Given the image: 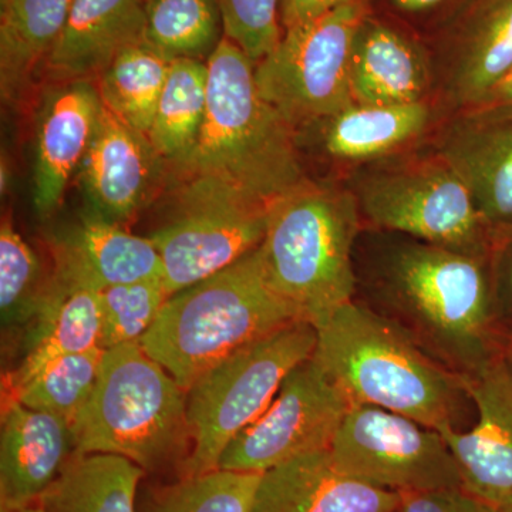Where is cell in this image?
I'll use <instances>...</instances> for the list:
<instances>
[{"label":"cell","instance_id":"ffe728a7","mask_svg":"<svg viewBox=\"0 0 512 512\" xmlns=\"http://www.w3.org/2000/svg\"><path fill=\"white\" fill-rule=\"evenodd\" d=\"M146 0H73L43 63L52 83L93 82L126 47L143 42Z\"/></svg>","mask_w":512,"mask_h":512},{"label":"cell","instance_id":"9c48e42d","mask_svg":"<svg viewBox=\"0 0 512 512\" xmlns=\"http://www.w3.org/2000/svg\"><path fill=\"white\" fill-rule=\"evenodd\" d=\"M316 343L315 326L299 320L202 373L187 390L192 448L180 477L217 470L225 448L266 412L285 377L311 359Z\"/></svg>","mask_w":512,"mask_h":512},{"label":"cell","instance_id":"5b68a950","mask_svg":"<svg viewBox=\"0 0 512 512\" xmlns=\"http://www.w3.org/2000/svg\"><path fill=\"white\" fill-rule=\"evenodd\" d=\"M299 320L269 285L258 247L171 295L140 345L188 390L232 353Z\"/></svg>","mask_w":512,"mask_h":512},{"label":"cell","instance_id":"74e56055","mask_svg":"<svg viewBox=\"0 0 512 512\" xmlns=\"http://www.w3.org/2000/svg\"><path fill=\"white\" fill-rule=\"evenodd\" d=\"M447 0H392L394 8L403 13L417 15V13L429 12L439 8Z\"/></svg>","mask_w":512,"mask_h":512},{"label":"cell","instance_id":"9a60e30c","mask_svg":"<svg viewBox=\"0 0 512 512\" xmlns=\"http://www.w3.org/2000/svg\"><path fill=\"white\" fill-rule=\"evenodd\" d=\"M79 173L90 212L121 227L160 195L167 163L147 136L101 106Z\"/></svg>","mask_w":512,"mask_h":512},{"label":"cell","instance_id":"ba28073f","mask_svg":"<svg viewBox=\"0 0 512 512\" xmlns=\"http://www.w3.org/2000/svg\"><path fill=\"white\" fill-rule=\"evenodd\" d=\"M160 195L168 218L151 242L168 295L224 271L264 241L269 205L224 178L168 170Z\"/></svg>","mask_w":512,"mask_h":512},{"label":"cell","instance_id":"4dcf8cb0","mask_svg":"<svg viewBox=\"0 0 512 512\" xmlns=\"http://www.w3.org/2000/svg\"><path fill=\"white\" fill-rule=\"evenodd\" d=\"M53 272L5 215L0 225V316L5 330H28L45 308Z\"/></svg>","mask_w":512,"mask_h":512},{"label":"cell","instance_id":"f35d334b","mask_svg":"<svg viewBox=\"0 0 512 512\" xmlns=\"http://www.w3.org/2000/svg\"><path fill=\"white\" fill-rule=\"evenodd\" d=\"M493 103H512V72L505 77L504 82L488 96L483 104Z\"/></svg>","mask_w":512,"mask_h":512},{"label":"cell","instance_id":"484cf974","mask_svg":"<svg viewBox=\"0 0 512 512\" xmlns=\"http://www.w3.org/2000/svg\"><path fill=\"white\" fill-rule=\"evenodd\" d=\"M73 0H10L0 10V84L16 100L43 67L66 25Z\"/></svg>","mask_w":512,"mask_h":512},{"label":"cell","instance_id":"d4e9b609","mask_svg":"<svg viewBox=\"0 0 512 512\" xmlns=\"http://www.w3.org/2000/svg\"><path fill=\"white\" fill-rule=\"evenodd\" d=\"M146 471L113 454H79L39 500L43 512H137Z\"/></svg>","mask_w":512,"mask_h":512},{"label":"cell","instance_id":"836d02e7","mask_svg":"<svg viewBox=\"0 0 512 512\" xmlns=\"http://www.w3.org/2000/svg\"><path fill=\"white\" fill-rule=\"evenodd\" d=\"M224 36L241 47L255 64L278 45L284 29L281 0H217Z\"/></svg>","mask_w":512,"mask_h":512},{"label":"cell","instance_id":"603a6c76","mask_svg":"<svg viewBox=\"0 0 512 512\" xmlns=\"http://www.w3.org/2000/svg\"><path fill=\"white\" fill-rule=\"evenodd\" d=\"M53 271L104 291L111 286L163 279V265L150 238L138 237L97 215L50 241Z\"/></svg>","mask_w":512,"mask_h":512},{"label":"cell","instance_id":"8992f818","mask_svg":"<svg viewBox=\"0 0 512 512\" xmlns=\"http://www.w3.org/2000/svg\"><path fill=\"white\" fill-rule=\"evenodd\" d=\"M72 427L76 453L124 457L151 474L170 467L181 473L192 448L187 390L140 343L104 352Z\"/></svg>","mask_w":512,"mask_h":512},{"label":"cell","instance_id":"8d00e7d4","mask_svg":"<svg viewBox=\"0 0 512 512\" xmlns=\"http://www.w3.org/2000/svg\"><path fill=\"white\" fill-rule=\"evenodd\" d=\"M352 2L355 0H281L282 29L285 32L312 22Z\"/></svg>","mask_w":512,"mask_h":512},{"label":"cell","instance_id":"d590c367","mask_svg":"<svg viewBox=\"0 0 512 512\" xmlns=\"http://www.w3.org/2000/svg\"><path fill=\"white\" fill-rule=\"evenodd\" d=\"M400 512H495L463 488L402 494Z\"/></svg>","mask_w":512,"mask_h":512},{"label":"cell","instance_id":"5bb4252c","mask_svg":"<svg viewBox=\"0 0 512 512\" xmlns=\"http://www.w3.org/2000/svg\"><path fill=\"white\" fill-rule=\"evenodd\" d=\"M491 231L512 228V103L454 111L434 138Z\"/></svg>","mask_w":512,"mask_h":512},{"label":"cell","instance_id":"4fadbf2b","mask_svg":"<svg viewBox=\"0 0 512 512\" xmlns=\"http://www.w3.org/2000/svg\"><path fill=\"white\" fill-rule=\"evenodd\" d=\"M431 60L451 113L483 104L512 72V0H463Z\"/></svg>","mask_w":512,"mask_h":512},{"label":"cell","instance_id":"3957f363","mask_svg":"<svg viewBox=\"0 0 512 512\" xmlns=\"http://www.w3.org/2000/svg\"><path fill=\"white\" fill-rule=\"evenodd\" d=\"M316 332L313 359L352 404L402 414L439 433L456 429L460 399L468 397L461 380L365 303L340 306Z\"/></svg>","mask_w":512,"mask_h":512},{"label":"cell","instance_id":"7402d4cb","mask_svg":"<svg viewBox=\"0 0 512 512\" xmlns=\"http://www.w3.org/2000/svg\"><path fill=\"white\" fill-rule=\"evenodd\" d=\"M434 120L430 101L406 106L350 103L296 134L311 133L323 157L353 171L417 147Z\"/></svg>","mask_w":512,"mask_h":512},{"label":"cell","instance_id":"8fae6325","mask_svg":"<svg viewBox=\"0 0 512 512\" xmlns=\"http://www.w3.org/2000/svg\"><path fill=\"white\" fill-rule=\"evenodd\" d=\"M328 450L343 473L394 493L463 488L439 431L380 407L352 404Z\"/></svg>","mask_w":512,"mask_h":512},{"label":"cell","instance_id":"2e32d148","mask_svg":"<svg viewBox=\"0 0 512 512\" xmlns=\"http://www.w3.org/2000/svg\"><path fill=\"white\" fill-rule=\"evenodd\" d=\"M461 384L476 404L477 424L440 434L456 458L463 490L495 508L512 495V365L503 352Z\"/></svg>","mask_w":512,"mask_h":512},{"label":"cell","instance_id":"ac0fdd59","mask_svg":"<svg viewBox=\"0 0 512 512\" xmlns=\"http://www.w3.org/2000/svg\"><path fill=\"white\" fill-rule=\"evenodd\" d=\"M50 90L37 120L33 200L40 218L59 208L89 151L103 106L93 82L60 83Z\"/></svg>","mask_w":512,"mask_h":512},{"label":"cell","instance_id":"4316f807","mask_svg":"<svg viewBox=\"0 0 512 512\" xmlns=\"http://www.w3.org/2000/svg\"><path fill=\"white\" fill-rule=\"evenodd\" d=\"M170 66L171 60L146 40L126 47L97 79L101 103L126 126L148 137Z\"/></svg>","mask_w":512,"mask_h":512},{"label":"cell","instance_id":"83f0119b","mask_svg":"<svg viewBox=\"0 0 512 512\" xmlns=\"http://www.w3.org/2000/svg\"><path fill=\"white\" fill-rule=\"evenodd\" d=\"M208 103V66L198 59L171 60L148 140L167 164L191 153Z\"/></svg>","mask_w":512,"mask_h":512},{"label":"cell","instance_id":"60d3db41","mask_svg":"<svg viewBox=\"0 0 512 512\" xmlns=\"http://www.w3.org/2000/svg\"><path fill=\"white\" fill-rule=\"evenodd\" d=\"M494 510L495 512H512V495L508 500H505L504 503L495 507Z\"/></svg>","mask_w":512,"mask_h":512},{"label":"cell","instance_id":"d6986e66","mask_svg":"<svg viewBox=\"0 0 512 512\" xmlns=\"http://www.w3.org/2000/svg\"><path fill=\"white\" fill-rule=\"evenodd\" d=\"M402 494L348 476L329 450L312 451L262 474L251 512H400Z\"/></svg>","mask_w":512,"mask_h":512},{"label":"cell","instance_id":"ab89813d","mask_svg":"<svg viewBox=\"0 0 512 512\" xmlns=\"http://www.w3.org/2000/svg\"><path fill=\"white\" fill-rule=\"evenodd\" d=\"M503 352L512 365V329L504 333Z\"/></svg>","mask_w":512,"mask_h":512},{"label":"cell","instance_id":"7c38bea8","mask_svg":"<svg viewBox=\"0 0 512 512\" xmlns=\"http://www.w3.org/2000/svg\"><path fill=\"white\" fill-rule=\"evenodd\" d=\"M350 407L312 356L285 377L266 412L229 443L218 468L264 474L302 454L328 450Z\"/></svg>","mask_w":512,"mask_h":512},{"label":"cell","instance_id":"44dd1931","mask_svg":"<svg viewBox=\"0 0 512 512\" xmlns=\"http://www.w3.org/2000/svg\"><path fill=\"white\" fill-rule=\"evenodd\" d=\"M433 87L430 53L412 37L367 13L350 53L353 103L406 106L429 101Z\"/></svg>","mask_w":512,"mask_h":512},{"label":"cell","instance_id":"7bdbcfd3","mask_svg":"<svg viewBox=\"0 0 512 512\" xmlns=\"http://www.w3.org/2000/svg\"><path fill=\"white\" fill-rule=\"evenodd\" d=\"M10 3V0H0V10H3L8 6Z\"/></svg>","mask_w":512,"mask_h":512},{"label":"cell","instance_id":"b9f144b4","mask_svg":"<svg viewBox=\"0 0 512 512\" xmlns=\"http://www.w3.org/2000/svg\"><path fill=\"white\" fill-rule=\"evenodd\" d=\"M18 512H43L42 508H40V505H33V507L25 508V510L18 511Z\"/></svg>","mask_w":512,"mask_h":512},{"label":"cell","instance_id":"6da1fadb","mask_svg":"<svg viewBox=\"0 0 512 512\" xmlns=\"http://www.w3.org/2000/svg\"><path fill=\"white\" fill-rule=\"evenodd\" d=\"M355 274L360 302L458 379L478 375L503 353L490 258L363 227Z\"/></svg>","mask_w":512,"mask_h":512},{"label":"cell","instance_id":"30bf717a","mask_svg":"<svg viewBox=\"0 0 512 512\" xmlns=\"http://www.w3.org/2000/svg\"><path fill=\"white\" fill-rule=\"evenodd\" d=\"M367 15L363 0L285 30L275 49L255 64L259 93L296 133L353 103L350 53Z\"/></svg>","mask_w":512,"mask_h":512},{"label":"cell","instance_id":"e575fe53","mask_svg":"<svg viewBox=\"0 0 512 512\" xmlns=\"http://www.w3.org/2000/svg\"><path fill=\"white\" fill-rule=\"evenodd\" d=\"M494 301L504 332L512 329V228L494 232L490 255Z\"/></svg>","mask_w":512,"mask_h":512},{"label":"cell","instance_id":"f1b7e54d","mask_svg":"<svg viewBox=\"0 0 512 512\" xmlns=\"http://www.w3.org/2000/svg\"><path fill=\"white\" fill-rule=\"evenodd\" d=\"M104 352L101 348L57 357L10 382L9 396L29 409L55 414L72 424L89 402Z\"/></svg>","mask_w":512,"mask_h":512},{"label":"cell","instance_id":"277c9868","mask_svg":"<svg viewBox=\"0 0 512 512\" xmlns=\"http://www.w3.org/2000/svg\"><path fill=\"white\" fill-rule=\"evenodd\" d=\"M363 221L346 185L305 183L272 202L259 245L269 285L318 326L355 301V247Z\"/></svg>","mask_w":512,"mask_h":512},{"label":"cell","instance_id":"d6a6232c","mask_svg":"<svg viewBox=\"0 0 512 512\" xmlns=\"http://www.w3.org/2000/svg\"><path fill=\"white\" fill-rule=\"evenodd\" d=\"M168 298L163 279L111 286L101 291L100 348L109 350L140 343Z\"/></svg>","mask_w":512,"mask_h":512},{"label":"cell","instance_id":"52a82bcc","mask_svg":"<svg viewBox=\"0 0 512 512\" xmlns=\"http://www.w3.org/2000/svg\"><path fill=\"white\" fill-rule=\"evenodd\" d=\"M346 187L366 228L490 258L494 232L451 165L434 150H407L356 168Z\"/></svg>","mask_w":512,"mask_h":512},{"label":"cell","instance_id":"e0dca14e","mask_svg":"<svg viewBox=\"0 0 512 512\" xmlns=\"http://www.w3.org/2000/svg\"><path fill=\"white\" fill-rule=\"evenodd\" d=\"M76 454L69 421L8 397L0 430V507L18 512L39 504Z\"/></svg>","mask_w":512,"mask_h":512},{"label":"cell","instance_id":"7a4b0ae2","mask_svg":"<svg viewBox=\"0 0 512 512\" xmlns=\"http://www.w3.org/2000/svg\"><path fill=\"white\" fill-rule=\"evenodd\" d=\"M208 103L200 136L174 173L224 178L271 205L308 180L298 134L261 96L255 63L222 37L207 59Z\"/></svg>","mask_w":512,"mask_h":512},{"label":"cell","instance_id":"1f68e13d","mask_svg":"<svg viewBox=\"0 0 512 512\" xmlns=\"http://www.w3.org/2000/svg\"><path fill=\"white\" fill-rule=\"evenodd\" d=\"M261 473L217 468L138 495L137 512H251Z\"/></svg>","mask_w":512,"mask_h":512},{"label":"cell","instance_id":"f546056e","mask_svg":"<svg viewBox=\"0 0 512 512\" xmlns=\"http://www.w3.org/2000/svg\"><path fill=\"white\" fill-rule=\"evenodd\" d=\"M222 37L217 0H146L144 40L170 60L210 57Z\"/></svg>","mask_w":512,"mask_h":512},{"label":"cell","instance_id":"cb8c5ba5","mask_svg":"<svg viewBox=\"0 0 512 512\" xmlns=\"http://www.w3.org/2000/svg\"><path fill=\"white\" fill-rule=\"evenodd\" d=\"M43 311L25 333V356L12 380L28 376L57 357L100 348L101 291L53 271Z\"/></svg>","mask_w":512,"mask_h":512}]
</instances>
